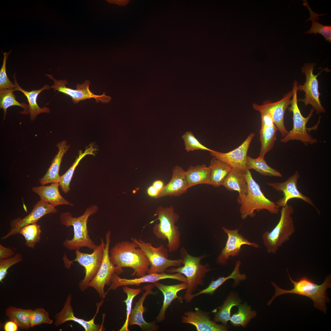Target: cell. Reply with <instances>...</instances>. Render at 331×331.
I'll return each mask as SVG.
<instances>
[{
  "instance_id": "6da1fadb",
  "label": "cell",
  "mask_w": 331,
  "mask_h": 331,
  "mask_svg": "<svg viewBox=\"0 0 331 331\" xmlns=\"http://www.w3.org/2000/svg\"><path fill=\"white\" fill-rule=\"evenodd\" d=\"M110 252V260L118 275L123 272V268L129 267L134 270L131 276L141 277L146 275L149 269L150 263L144 252L133 241L118 242Z\"/></svg>"
},
{
  "instance_id": "7a4b0ae2",
  "label": "cell",
  "mask_w": 331,
  "mask_h": 331,
  "mask_svg": "<svg viewBox=\"0 0 331 331\" xmlns=\"http://www.w3.org/2000/svg\"><path fill=\"white\" fill-rule=\"evenodd\" d=\"M287 270L290 281L293 284V288L290 290L283 289L272 282V284L275 288V292L273 296L268 303V305H270L274 299L278 296L286 294H294L311 299L314 302L315 308L322 311L325 314L327 309L325 303L330 301L327 295L326 291L331 287V274L326 277L322 284L318 285L306 276L302 277L298 280L295 281L291 277L287 269Z\"/></svg>"
},
{
  "instance_id": "3957f363",
  "label": "cell",
  "mask_w": 331,
  "mask_h": 331,
  "mask_svg": "<svg viewBox=\"0 0 331 331\" xmlns=\"http://www.w3.org/2000/svg\"><path fill=\"white\" fill-rule=\"evenodd\" d=\"M97 206L94 205L88 208L83 214L78 217H74L68 211L62 213L60 216L61 224L66 227L72 226L74 235L73 238H67L63 243V245L70 250L79 249L82 247H86L94 250L97 246L90 238L88 234L87 222L89 217L97 211Z\"/></svg>"
},
{
  "instance_id": "277c9868",
  "label": "cell",
  "mask_w": 331,
  "mask_h": 331,
  "mask_svg": "<svg viewBox=\"0 0 331 331\" xmlns=\"http://www.w3.org/2000/svg\"><path fill=\"white\" fill-rule=\"evenodd\" d=\"M181 256L183 259V266L176 268L166 269L168 273H179L186 277L188 287L184 295V298L187 302H190L193 299L192 293L196 290L198 285H203V279L206 273L212 270L209 268V265L201 264V261L207 256L202 255L196 257L188 253L184 247L180 249Z\"/></svg>"
},
{
  "instance_id": "5b68a950",
  "label": "cell",
  "mask_w": 331,
  "mask_h": 331,
  "mask_svg": "<svg viewBox=\"0 0 331 331\" xmlns=\"http://www.w3.org/2000/svg\"><path fill=\"white\" fill-rule=\"evenodd\" d=\"M245 176L248 184L247 193L238 195L237 199V201L240 205L239 210L241 218L245 219L249 216H254L255 211H259L266 210L272 214H278L279 208L264 195L249 170H247Z\"/></svg>"
},
{
  "instance_id": "8992f818",
  "label": "cell",
  "mask_w": 331,
  "mask_h": 331,
  "mask_svg": "<svg viewBox=\"0 0 331 331\" xmlns=\"http://www.w3.org/2000/svg\"><path fill=\"white\" fill-rule=\"evenodd\" d=\"M154 216H157V218L151 221L150 224L157 220H159V223L155 225L153 228L154 234L158 239L167 240V247L169 252H174L177 251L180 245L181 234L178 227L175 224L179 217L175 212L173 206L166 207L159 206Z\"/></svg>"
},
{
  "instance_id": "52a82bcc",
  "label": "cell",
  "mask_w": 331,
  "mask_h": 331,
  "mask_svg": "<svg viewBox=\"0 0 331 331\" xmlns=\"http://www.w3.org/2000/svg\"><path fill=\"white\" fill-rule=\"evenodd\" d=\"M278 223L271 231H267L262 235L264 245L268 253L275 254L278 249L289 240L295 231L292 215L293 207L287 204L282 207Z\"/></svg>"
},
{
  "instance_id": "ba28073f",
  "label": "cell",
  "mask_w": 331,
  "mask_h": 331,
  "mask_svg": "<svg viewBox=\"0 0 331 331\" xmlns=\"http://www.w3.org/2000/svg\"><path fill=\"white\" fill-rule=\"evenodd\" d=\"M298 82L295 80L292 90V96L291 106L287 108L289 112L293 114V128L288 131L286 135L281 139L280 141L286 143L290 140H298L302 142L305 145L312 144L317 143L318 140L308 133L306 125L314 110L313 108L311 109L306 117L302 115L298 104Z\"/></svg>"
},
{
  "instance_id": "9c48e42d",
  "label": "cell",
  "mask_w": 331,
  "mask_h": 331,
  "mask_svg": "<svg viewBox=\"0 0 331 331\" xmlns=\"http://www.w3.org/2000/svg\"><path fill=\"white\" fill-rule=\"evenodd\" d=\"M101 242L90 254L83 253L79 249L75 250L76 257L73 261L64 259L65 266L69 268L72 263L78 262L84 268L85 276L79 283L81 291H84L88 288V284L94 278L101 266L103 258L106 243L101 239Z\"/></svg>"
},
{
  "instance_id": "30bf717a",
  "label": "cell",
  "mask_w": 331,
  "mask_h": 331,
  "mask_svg": "<svg viewBox=\"0 0 331 331\" xmlns=\"http://www.w3.org/2000/svg\"><path fill=\"white\" fill-rule=\"evenodd\" d=\"M144 252L150 263L148 274L164 272L168 268L181 266L183 262L182 258L177 260L168 259V250L162 245L158 247H153L151 243L142 239L131 238Z\"/></svg>"
},
{
  "instance_id": "8fae6325",
  "label": "cell",
  "mask_w": 331,
  "mask_h": 331,
  "mask_svg": "<svg viewBox=\"0 0 331 331\" xmlns=\"http://www.w3.org/2000/svg\"><path fill=\"white\" fill-rule=\"evenodd\" d=\"M316 63H306L302 68V71L306 76V80L303 85L297 86V90L303 91L305 93V97L298 99V101L303 102L305 105H311L317 114L324 113L325 110L322 105L320 100V93L318 90V82L317 77L321 71L315 75L313 71Z\"/></svg>"
},
{
  "instance_id": "7c38bea8",
  "label": "cell",
  "mask_w": 331,
  "mask_h": 331,
  "mask_svg": "<svg viewBox=\"0 0 331 331\" xmlns=\"http://www.w3.org/2000/svg\"><path fill=\"white\" fill-rule=\"evenodd\" d=\"M46 75L54 82V84L51 87L54 91H57L70 96L74 104L92 98L95 99L97 103L101 101L104 103L109 102L111 100V97L106 95L105 92L102 95H97L91 92L89 89L90 82L89 80H86L82 84H77L76 89H73L66 86L68 84L66 80H56L51 74H46Z\"/></svg>"
},
{
  "instance_id": "4fadbf2b",
  "label": "cell",
  "mask_w": 331,
  "mask_h": 331,
  "mask_svg": "<svg viewBox=\"0 0 331 331\" xmlns=\"http://www.w3.org/2000/svg\"><path fill=\"white\" fill-rule=\"evenodd\" d=\"M292 96V92L291 90L287 93L281 99L276 102H272L270 100H267L261 105L255 103L253 104L255 110L264 112L270 116L282 138L288 132L284 125V116L286 109L291 104Z\"/></svg>"
},
{
  "instance_id": "5bb4252c",
  "label": "cell",
  "mask_w": 331,
  "mask_h": 331,
  "mask_svg": "<svg viewBox=\"0 0 331 331\" xmlns=\"http://www.w3.org/2000/svg\"><path fill=\"white\" fill-rule=\"evenodd\" d=\"M110 231L107 232L105 235L106 245L104 249L102 261L99 270L94 278L88 284V287L94 288L98 293L100 298L104 299L106 295L105 292V285L111 283L113 274L115 272V266L111 261L109 258V248L111 242Z\"/></svg>"
},
{
  "instance_id": "9a60e30c",
  "label": "cell",
  "mask_w": 331,
  "mask_h": 331,
  "mask_svg": "<svg viewBox=\"0 0 331 331\" xmlns=\"http://www.w3.org/2000/svg\"><path fill=\"white\" fill-rule=\"evenodd\" d=\"M57 210L53 205L40 200L34 206L31 211L23 218L18 217L10 222L11 227L9 232L1 238L2 240L19 233L20 229L27 225L36 223L38 221L45 215L56 213Z\"/></svg>"
},
{
  "instance_id": "2e32d148",
  "label": "cell",
  "mask_w": 331,
  "mask_h": 331,
  "mask_svg": "<svg viewBox=\"0 0 331 331\" xmlns=\"http://www.w3.org/2000/svg\"><path fill=\"white\" fill-rule=\"evenodd\" d=\"M300 177V175L298 171H296L293 175L285 181L267 183V185L272 187L276 191L283 193V197L276 201L275 203L276 205L279 208L282 207L287 204V202L289 200L296 198L301 200L314 207L319 214V211L311 199L303 194L298 190L297 184Z\"/></svg>"
},
{
  "instance_id": "e0dca14e",
  "label": "cell",
  "mask_w": 331,
  "mask_h": 331,
  "mask_svg": "<svg viewBox=\"0 0 331 331\" xmlns=\"http://www.w3.org/2000/svg\"><path fill=\"white\" fill-rule=\"evenodd\" d=\"M222 229L227 234V238L225 247L216 259L217 263L220 265H226L230 257L238 256L243 245L251 246L256 248L260 247L258 244L249 242L240 234L239 229L231 230L223 226Z\"/></svg>"
},
{
  "instance_id": "ac0fdd59",
  "label": "cell",
  "mask_w": 331,
  "mask_h": 331,
  "mask_svg": "<svg viewBox=\"0 0 331 331\" xmlns=\"http://www.w3.org/2000/svg\"><path fill=\"white\" fill-rule=\"evenodd\" d=\"M255 136L251 133L244 141L236 148L226 153H222L211 150L209 151L211 155L235 168L242 170L245 174L248 169L247 165V154L251 141Z\"/></svg>"
},
{
  "instance_id": "d6986e66",
  "label": "cell",
  "mask_w": 331,
  "mask_h": 331,
  "mask_svg": "<svg viewBox=\"0 0 331 331\" xmlns=\"http://www.w3.org/2000/svg\"><path fill=\"white\" fill-rule=\"evenodd\" d=\"M115 272L112 275L111 279V285L106 294L110 290H114L122 286L135 285L139 287L140 284L145 283H154L160 280L165 279L176 280L183 282L187 283L186 277L179 273H167L165 272L148 274L143 276L133 279H127L120 277Z\"/></svg>"
},
{
  "instance_id": "ffe728a7",
  "label": "cell",
  "mask_w": 331,
  "mask_h": 331,
  "mask_svg": "<svg viewBox=\"0 0 331 331\" xmlns=\"http://www.w3.org/2000/svg\"><path fill=\"white\" fill-rule=\"evenodd\" d=\"M71 299L72 295L70 293L67 296L62 309L55 315V326H59L67 321H73L80 325L86 331H100L104 329L102 325L96 324L94 323L95 317L99 308L103 302L102 301L97 304V312L94 317L91 320L87 321L75 317L71 305Z\"/></svg>"
},
{
  "instance_id": "44dd1931",
  "label": "cell",
  "mask_w": 331,
  "mask_h": 331,
  "mask_svg": "<svg viewBox=\"0 0 331 331\" xmlns=\"http://www.w3.org/2000/svg\"><path fill=\"white\" fill-rule=\"evenodd\" d=\"M181 322L193 325L198 331H227L226 326L218 324L211 321L208 313L198 308H195V311L185 312L181 317Z\"/></svg>"
},
{
  "instance_id": "7402d4cb",
  "label": "cell",
  "mask_w": 331,
  "mask_h": 331,
  "mask_svg": "<svg viewBox=\"0 0 331 331\" xmlns=\"http://www.w3.org/2000/svg\"><path fill=\"white\" fill-rule=\"evenodd\" d=\"M155 287L153 283L143 287L142 289L145 290L139 300L135 302L134 308L131 310L129 317L128 325H136L139 326L142 330L156 331L158 326L154 322H148L144 319L143 314L145 312V308L143 306V302L146 297L149 295H154L157 292L152 291Z\"/></svg>"
},
{
  "instance_id": "603a6c76",
  "label": "cell",
  "mask_w": 331,
  "mask_h": 331,
  "mask_svg": "<svg viewBox=\"0 0 331 331\" xmlns=\"http://www.w3.org/2000/svg\"><path fill=\"white\" fill-rule=\"evenodd\" d=\"M171 179L159 191L155 198L167 196H179L186 192L188 188L185 177V171L179 166H174Z\"/></svg>"
},
{
  "instance_id": "cb8c5ba5",
  "label": "cell",
  "mask_w": 331,
  "mask_h": 331,
  "mask_svg": "<svg viewBox=\"0 0 331 331\" xmlns=\"http://www.w3.org/2000/svg\"><path fill=\"white\" fill-rule=\"evenodd\" d=\"M261 115V124L259 132L261 148L259 157L264 158L265 155L273 148L278 129L269 116L264 113Z\"/></svg>"
},
{
  "instance_id": "d4e9b609",
  "label": "cell",
  "mask_w": 331,
  "mask_h": 331,
  "mask_svg": "<svg viewBox=\"0 0 331 331\" xmlns=\"http://www.w3.org/2000/svg\"><path fill=\"white\" fill-rule=\"evenodd\" d=\"M162 293L164 300L162 306L158 316L156 318L158 322H161L165 319L166 312L172 301L176 299H181L177 295V293L188 287L187 283L183 282L173 285H166L158 282L153 283Z\"/></svg>"
},
{
  "instance_id": "484cf974",
  "label": "cell",
  "mask_w": 331,
  "mask_h": 331,
  "mask_svg": "<svg viewBox=\"0 0 331 331\" xmlns=\"http://www.w3.org/2000/svg\"><path fill=\"white\" fill-rule=\"evenodd\" d=\"M58 151L51 164L45 175L39 180L41 185L49 183H59L60 176L59 171L61 163L64 154L69 148L65 140L60 142L57 144Z\"/></svg>"
},
{
  "instance_id": "4316f807",
  "label": "cell",
  "mask_w": 331,
  "mask_h": 331,
  "mask_svg": "<svg viewBox=\"0 0 331 331\" xmlns=\"http://www.w3.org/2000/svg\"><path fill=\"white\" fill-rule=\"evenodd\" d=\"M59 183H52L49 185H42L33 187L32 188V191L37 194L40 200L51 204L54 207L60 205L73 204L64 198L59 191Z\"/></svg>"
},
{
  "instance_id": "83f0119b",
  "label": "cell",
  "mask_w": 331,
  "mask_h": 331,
  "mask_svg": "<svg viewBox=\"0 0 331 331\" xmlns=\"http://www.w3.org/2000/svg\"><path fill=\"white\" fill-rule=\"evenodd\" d=\"M14 83L16 86L14 91L18 90L21 92L27 97L29 103L28 113L30 114L31 120H34L37 116L42 113H49L50 109L44 106L40 107L37 103V98L39 94L44 90L49 89L51 88L48 85L46 84L41 88L36 90L28 91L22 89L17 83L15 78V75H13Z\"/></svg>"
},
{
  "instance_id": "f1b7e54d",
  "label": "cell",
  "mask_w": 331,
  "mask_h": 331,
  "mask_svg": "<svg viewBox=\"0 0 331 331\" xmlns=\"http://www.w3.org/2000/svg\"><path fill=\"white\" fill-rule=\"evenodd\" d=\"M222 185L228 190L237 191L239 195H245L248 192V184L245 173L237 168H232Z\"/></svg>"
},
{
  "instance_id": "f546056e",
  "label": "cell",
  "mask_w": 331,
  "mask_h": 331,
  "mask_svg": "<svg viewBox=\"0 0 331 331\" xmlns=\"http://www.w3.org/2000/svg\"><path fill=\"white\" fill-rule=\"evenodd\" d=\"M241 264L240 260H238L236 262L235 267L232 273L226 277L223 276L219 277L215 280H212L209 286L206 288L200 290L196 294H193L192 297H194L202 294H207L211 295L214 293L215 291L226 281L233 279L234 280V285H238L240 281L246 279L247 276L244 273L241 274L239 269Z\"/></svg>"
},
{
  "instance_id": "4dcf8cb0",
  "label": "cell",
  "mask_w": 331,
  "mask_h": 331,
  "mask_svg": "<svg viewBox=\"0 0 331 331\" xmlns=\"http://www.w3.org/2000/svg\"><path fill=\"white\" fill-rule=\"evenodd\" d=\"M210 173L209 167L205 164L190 166L185 172L188 188L199 184L210 185Z\"/></svg>"
},
{
  "instance_id": "1f68e13d",
  "label": "cell",
  "mask_w": 331,
  "mask_h": 331,
  "mask_svg": "<svg viewBox=\"0 0 331 331\" xmlns=\"http://www.w3.org/2000/svg\"><path fill=\"white\" fill-rule=\"evenodd\" d=\"M210 169V185L215 187L222 185L225 179L232 169L228 164L214 157L211 161Z\"/></svg>"
},
{
  "instance_id": "d6a6232c",
  "label": "cell",
  "mask_w": 331,
  "mask_h": 331,
  "mask_svg": "<svg viewBox=\"0 0 331 331\" xmlns=\"http://www.w3.org/2000/svg\"><path fill=\"white\" fill-rule=\"evenodd\" d=\"M32 310L10 306L6 309V314L10 321L16 323L21 328L27 329L31 327L30 317Z\"/></svg>"
},
{
  "instance_id": "836d02e7",
  "label": "cell",
  "mask_w": 331,
  "mask_h": 331,
  "mask_svg": "<svg viewBox=\"0 0 331 331\" xmlns=\"http://www.w3.org/2000/svg\"><path fill=\"white\" fill-rule=\"evenodd\" d=\"M241 302L239 299L234 293H230L222 306L219 307L218 311L214 314L213 321L215 322H221L226 325L230 318L231 309L234 306H238Z\"/></svg>"
},
{
  "instance_id": "e575fe53",
  "label": "cell",
  "mask_w": 331,
  "mask_h": 331,
  "mask_svg": "<svg viewBox=\"0 0 331 331\" xmlns=\"http://www.w3.org/2000/svg\"><path fill=\"white\" fill-rule=\"evenodd\" d=\"M96 150H97V149L93 148L92 145H91L83 152L80 151L78 157L72 165L64 174L60 176L59 183V186L64 193H67L70 189V182L75 169L80 161L87 155H94L93 152Z\"/></svg>"
},
{
  "instance_id": "d590c367",
  "label": "cell",
  "mask_w": 331,
  "mask_h": 331,
  "mask_svg": "<svg viewBox=\"0 0 331 331\" xmlns=\"http://www.w3.org/2000/svg\"><path fill=\"white\" fill-rule=\"evenodd\" d=\"M247 165L248 169H254L263 175L276 177H282L280 172L267 164L264 158L258 157L256 158H254L247 156Z\"/></svg>"
},
{
  "instance_id": "8d00e7d4",
  "label": "cell",
  "mask_w": 331,
  "mask_h": 331,
  "mask_svg": "<svg viewBox=\"0 0 331 331\" xmlns=\"http://www.w3.org/2000/svg\"><path fill=\"white\" fill-rule=\"evenodd\" d=\"M257 313L252 310L250 306L246 303L238 306V310L230 317V320L234 326H242L245 328L251 319L256 317Z\"/></svg>"
},
{
  "instance_id": "74e56055",
  "label": "cell",
  "mask_w": 331,
  "mask_h": 331,
  "mask_svg": "<svg viewBox=\"0 0 331 331\" xmlns=\"http://www.w3.org/2000/svg\"><path fill=\"white\" fill-rule=\"evenodd\" d=\"M14 89H4L0 90V108L4 112L3 120L6 118L7 109L12 106H17L22 107L24 111L23 114L28 113L29 105L24 103H20L16 99L13 93Z\"/></svg>"
},
{
  "instance_id": "f35d334b",
  "label": "cell",
  "mask_w": 331,
  "mask_h": 331,
  "mask_svg": "<svg viewBox=\"0 0 331 331\" xmlns=\"http://www.w3.org/2000/svg\"><path fill=\"white\" fill-rule=\"evenodd\" d=\"M41 230L40 226L36 223L24 226L20 230L19 234L22 235L25 240V245L34 249L36 244L40 240Z\"/></svg>"
},
{
  "instance_id": "ab89813d",
  "label": "cell",
  "mask_w": 331,
  "mask_h": 331,
  "mask_svg": "<svg viewBox=\"0 0 331 331\" xmlns=\"http://www.w3.org/2000/svg\"><path fill=\"white\" fill-rule=\"evenodd\" d=\"M124 292L127 295L126 299L123 301L125 302L126 306V317L125 322L119 330L120 331H128V322L129 316L132 308V304L134 298L142 291L140 288L133 289L129 288L127 286L122 287Z\"/></svg>"
},
{
  "instance_id": "60d3db41",
  "label": "cell",
  "mask_w": 331,
  "mask_h": 331,
  "mask_svg": "<svg viewBox=\"0 0 331 331\" xmlns=\"http://www.w3.org/2000/svg\"><path fill=\"white\" fill-rule=\"evenodd\" d=\"M182 138L184 142L185 150L187 152L196 150L210 151L212 150L201 144L190 131L185 132L182 135Z\"/></svg>"
},
{
  "instance_id": "b9f144b4",
  "label": "cell",
  "mask_w": 331,
  "mask_h": 331,
  "mask_svg": "<svg viewBox=\"0 0 331 331\" xmlns=\"http://www.w3.org/2000/svg\"><path fill=\"white\" fill-rule=\"evenodd\" d=\"M53 322L49 317L48 313L44 309L38 308L32 310L30 317L31 327L43 324H51Z\"/></svg>"
},
{
  "instance_id": "7bdbcfd3",
  "label": "cell",
  "mask_w": 331,
  "mask_h": 331,
  "mask_svg": "<svg viewBox=\"0 0 331 331\" xmlns=\"http://www.w3.org/2000/svg\"><path fill=\"white\" fill-rule=\"evenodd\" d=\"M23 261L22 255L18 253L10 258L0 260V281L2 283L3 280L7 274V270L12 266Z\"/></svg>"
},
{
  "instance_id": "ee69618b",
  "label": "cell",
  "mask_w": 331,
  "mask_h": 331,
  "mask_svg": "<svg viewBox=\"0 0 331 331\" xmlns=\"http://www.w3.org/2000/svg\"><path fill=\"white\" fill-rule=\"evenodd\" d=\"M9 53L10 52H5L3 53V63L0 70V90L4 89L14 90L16 87L14 83L11 82L8 77L6 72V61Z\"/></svg>"
},
{
  "instance_id": "f6af8a7d",
  "label": "cell",
  "mask_w": 331,
  "mask_h": 331,
  "mask_svg": "<svg viewBox=\"0 0 331 331\" xmlns=\"http://www.w3.org/2000/svg\"><path fill=\"white\" fill-rule=\"evenodd\" d=\"M312 21V25L309 30L305 33L308 34L318 33L322 35L325 38V40L331 42V26L325 25L316 22L310 17V19Z\"/></svg>"
},
{
  "instance_id": "bcb514c9",
  "label": "cell",
  "mask_w": 331,
  "mask_h": 331,
  "mask_svg": "<svg viewBox=\"0 0 331 331\" xmlns=\"http://www.w3.org/2000/svg\"><path fill=\"white\" fill-rule=\"evenodd\" d=\"M13 250L10 247H6L0 244V259H7L15 254Z\"/></svg>"
},
{
  "instance_id": "7dc6e473",
  "label": "cell",
  "mask_w": 331,
  "mask_h": 331,
  "mask_svg": "<svg viewBox=\"0 0 331 331\" xmlns=\"http://www.w3.org/2000/svg\"><path fill=\"white\" fill-rule=\"evenodd\" d=\"M18 326L16 323L10 321L5 323L4 329L5 331H17L18 329Z\"/></svg>"
},
{
  "instance_id": "c3c4849f",
  "label": "cell",
  "mask_w": 331,
  "mask_h": 331,
  "mask_svg": "<svg viewBox=\"0 0 331 331\" xmlns=\"http://www.w3.org/2000/svg\"><path fill=\"white\" fill-rule=\"evenodd\" d=\"M147 192L149 196L155 198L157 195L159 191L152 185L148 187Z\"/></svg>"
},
{
  "instance_id": "681fc988",
  "label": "cell",
  "mask_w": 331,
  "mask_h": 331,
  "mask_svg": "<svg viewBox=\"0 0 331 331\" xmlns=\"http://www.w3.org/2000/svg\"><path fill=\"white\" fill-rule=\"evenodd\" d=\"M152 185L159 191L164 186L163 182L160 180H157L155 181L153 183Z\"/></svg>"
},
{
  "instance_id": "f907efd6",
  "label": "cell",
  "mask_w": 331,
  "mask_h": 331,
  "mask_svg": "<svg viewBox=\"0 0 331 331\" xmlns=\"http://www.w3.org/2000/svg\"><path fill=\"white\" fill-rule=\"evenodd\" d=\"M107 1L110 3L117 4L121 6L126 5L129 2L128 0H107Z\"/></svg>"
}]
</instances>
